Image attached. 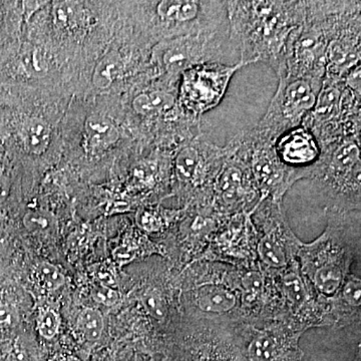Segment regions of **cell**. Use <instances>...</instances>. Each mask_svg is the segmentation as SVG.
Wrapping results in <instances>:
<instances>
[{"mask_svg":"<svg viewBox=\"0 0 361 361\" xmlns=\"http://www.w3.org/2000/svg\"><path fill=\"white\" fill-rule=\"evenodd\" d=\"M20 320L18 310L11 304H0V329H13Z\"/></svg>","mask_w":361,"mask_h":361,"instance_id":"obj_30","label":"cell"},{"mask_svg":"<svg viewBox=\"0 0 361 361\" xmlns=\"http://www.w3.org/2000/svg\"><path fill=\"white\" fill-rule=\"evenodd\" d=\"M6 242L4 240V237L0 236V253H2V251L6 249Z\"/></svg>","mask_w":361,"mask_h":361,"instance_id":"obj_36","label":"cell"},{"mask_svg":"<svg viewBox=\"0 0 361 361\" xmlns=\"http://www.w3.org/2000/svg\"><path fill=\"white\" fill-rule=\"evenodd\" d=\"M4 361H27V355L20 346L16 345L7 353Z\"/></svg>","mask_w":361,"mask_h":361,"instance_id":"obj_34","label":"cell"},{"mask_svg":"<svg viewBox=\"0 0 361 361\" xmlns=\"http://www.w3.org/2000/svg\"><path fill=\"white\" fill-rule=\"evenodd\" d=\"M227 158L214 183L216 199L221 208L233 210L254 200L257 192L248 166L233 154L227 144Z\"/></svg>","mask_w":361,"mask_h":361,"instance_id":"obj_10","label":"cell"},{"mask_svg":"<svg viewBox=\"0 0 361 361\" xmlns=\"http://www.w3.org/2000/svg\"><path fill=\"white\" fill-rule=\"evenodd\" d=\"M283 356L281 344L271 334H259L252 339L247 348L249 361H281Z\"/></svg>","mask_w":361,"mask_h":361,"instance_id":"obj_16","label":"cell"},{"mask_svg":"<svg viewBox=\"0 0 361 361\" xmlns=\"http://www.w3.org/2000/svg\"><path fill=\"white\" fill-rule=\"evenodd\" d=\"M228 147H219L199 135L183 144L176 153L174 169L180 184L192 188L214 186L227 158Z\"/></svg>","mask_w":361,"mask_h":361,"instance_id":"obj_8","label":"cell"},{"mask_svg":"<svg viewBox=\"0 0 361 361\" xmlns=\"http://www.w3.org/2000/svg\"><path fill=\"white\" fill-rule=\"evenodd\" d=\"M39 334L45 339H51L58 334L59 317L54 310H45L39 315L37 322Z\"/></svg>","mask_w":361,"mask_h":361,"instance_id":"obj_25","label":"cell"},{"mask_svg":"<svg viewBox=\"0 0 361 361\" xmlns=\"http://www.w3.org/2000/svg\"><path fill=\"white\" fill-rule=\"evenodd\" d=\"M258 252L261 260L270 267H283L286 263V256L281 244L269 235L260 240Z\"/></svg>","mask_w":361,"mask_h":361,"instance_id":"obj_20","label":"cell"},{"mask_svg":"<svg viewBox=\"0 0 361 361\" xmlns=\"http://www.w3.org/2000/svg\"><path fill=\"white\" fill-rule=\"evenodd\" d=\"M61 361H80V360H78V357H75V356L71 355V356H66L65 360H63Z\"/></svg>","mask_w":361,"mask_h":361,"instance_id":"obj_37","label":"cell"},{"mask_svg":"<svg viewBox=\"0 0 361 361\" xmlns=\"http://www.w3.org/2000/svg\"><path fill=\"white\" fill-rule=\"evenodd\" d=\"M244 284H245L247 290L252 292V293H257L262 287V279H261L258 273H250L244 279Z\"/></svg>","mask_w":361,"mask_h":361,"instance_id":"obj_33","label":"cell"},{"mask_svg":"<svg viewBox=\"0 0 361 361\" xmlns=\"http://www.w3.org/2000/svg\"><path fill=\"white\" fill-rule=\"evenodd\" d=\"M139 221L142 227L148 230V231H156L161 226V219L159 216L156 215L155 213L149 212V211L142 212L140 215Z\"/></svg>","mask_w":361,"mask_h":361,"instance_id":"obj_32","label":"cell"},{"mask_svg":"<svg viewBox=\"0 0 361 361\" xmlns=\"http://www.w3.org/2000/svg\"><path fill=\"white\" fill-rule=\"evenodd\" d=\"M343 274L341 268L334 263L320 266L314 273L313 281L318 290L326 295H332L341 287Z\"/></svg>","mask_w":361,"mask_h":361,"instance_id":"obj_17","label":"cell"},{"mask_svg":"<svg viewBox=\"0 0 361 361\" xmlns=\"http://www.w3.org/2000/svg\"><path fill=\"white\" fill-rule=\"evenodd\" d=\"M85 137L90 149L102 151L113 146L120 139V130L110 118L90 116L85 125Z\"/></svg>","mask_w":361,"mask_h":361,"instance_id":"obj_13","label":"cell"},{"mask_svg":"<svg viewBox=\"0 0 361 361\" xmlns=\"http://www.w3.org/2000/svg\"><path fill=\"white\" fill-rule=\"evenodd\" d=\"M142 304L149 313L156 317H161L164 315V306L161 297L156 292H147L142 298Z\"/></svg>","mask_w":361,"mask_h":361,"instance_id":"obj_31","label":"cell"},{"mask_svg":"<svg viewBox=\"0 0 361 361\" xmlns=\"http://www.w3.org/2000/svg\"><path fill=\"white\" fill-rule=\"evenodd\" d=\"M245 66L242 61L232 66L205 63L185 71L178 97L180 110L201 120L222 102L235 73Z\"/></svg>","mask_w":361,"mask_h":361,"instance_id":"obj_7","label":"cell"},{"mask_svg":"<svg viewBox=\"0 0 361 361\" xmlns=\"http://www.w3.org/2000/svg\"><path fill=\"white\" fill-rule=\"evenodd\" d=\"M78 326L89 342H96L103 334L104 322L99 310L85 308L78 317Z\"/></svg>","mask_w":361,"mask_h":361,"instance_id":"obj_18","label":"cell"},{"mask_svg":"<svg viewBox=\"0 0 361 361\" xmlns=\"http://www.w3.org/2000/svg\"><path fill=\"white\" fill-rule=\"evenodd\" d=\"M23 224L26 229L32 232H47L54 224V219L51 213L42 210H35L25 214Z\"/></svg>","mask_w":361,"mask_h":361,"instance_id":"obj_24","label":"cell"},{"mask_svg":"<svg viewBox=\"0 0 361 361\" xmlns=\"http://www.w3.org/2000/svg\"><path fill=\"white\" fill-rule=\"evenodd\" d=\"M360 137H348L322 148V156L310 170L312 178L336 197L360 204Z\"/></svg>","mask_w":361,"mask_h":361,"instance_id":"obj_6","label":"cell"},{"mask_svg":"<svg viewBox=\"0 0 361 361\" xmlns=\"http://www.w3.org/2000/svg\"><path fill=\"white\" fill-rule=\"evenodd\" d=\"M133 110L137 116H142L145 118H172L174 116L179 115L180 113V110L175 111L173 115L169 116H161L157 113L155 108H154L153 104H152L151 99L149 96V90H144V92H140L133 99Z\"/></svg>","mask_w":361,"mask_h":361,"instance_id":"obj_23","label":"cell"},{"mask_svg":"<svg viewBox=\"0 0 361 361\" xmlns=\"http://www.w3.org/2000/svg\"><path fill=\"white\" fill-rule=\"evenodd\" d=\"M274 142V139L254 127L238 133L228 145L233 154L248 166L261 194L272 195L274 201H277L295 180L304 177L300 172L281 163L275 152Z\"/></svg>","mask_w":361,"mask_h":361,"instance_id":"obj_4","label":"cell"},{"mask_svg":"<svg viewBox=\"0 0 361 361\" xmlns=\"http://www.w3.org/2000/svg\"><path fill=\"white\" fill-rule=\"evenodd\" d=\"M33 278L40 288L47 291L56 290L66 281L65 276L59 268L49 262L39 263L35 267Z\"/></svg>","mask_w":361,"mask_h":361,"instance_id":"obj_19","label":"cell"},{"mask_svg":"<svg viewBox=\"0 0 361 361\" xmlns=\"http://www.w3.org/2000/svg\"><path fill=\"white\" fill-rule=\"evenodd\" d=\"M361 2L351 1L342 13L326 49L324 78L343 80L360 65Z\"/></svg>","mask_w":361,"mask_h":361,"instance_id":"obj_9","label":"cell"},{"mask_svg":"<svg viewBox=\"0 0 361 361\" xmlns=\"http://www.w3.org/2000/svg\"><path fill=\"white\" fill-rule=\"evenodd\" d=\"M9 193H11V182L6 176L0 174V204L4 203L8 198Z\"/></svg>","mask_w":361,"mask_h":361,"instance_id":"obj_35","label":"cell"},{"mask_svg":"<svg viewBox=\"0 0 361 361\" xmlns=\"http://www.w3.org/2000/svg\"><path fill=\"white\" fill-rule=\"evenodd\" d=\"M20 63L26 73L32 77H42L47 71L44 56L35 47L25 49V51L21 54Z\"/></svg>","mask_w":361,"mask_h":361,"instance_id":"obj_21","label":"cell"},{"mask_svg":"<svg viewBox=\"0 0 361 361\" xmlns=\"http://www.w3.org/2000/svg\"><path fill=\"white\" fill-rule=\"evenodd\" d=\"M285 291L287 296L290 298L294 303H301L305 297V291L302 282L295 274H290L285 278L284 281Z\"/></svg>","mask_w":361,"mask_h":361,"instance_id":"obj_27","label":"cell"},{"mask_svg":"<svg viewBox=\"0 0 361 361\" xmlns=\"http://www.w3.org/2000/svg\"><path fill=\"white\" fill-rule=\"evenodd\" d=\"M238 59L229 39V25L217 32L180 35L161 42L154 49L155 73L176 78L192 66L205 63H226L228 54ZM240 63V61H239Z\"/></svg>","mask_w":361,"mask_h":361,"instance_id":"obj_3","label":"cell"},{"mask_svg":"<svg viewBox=\"0 0 361 361\" xmlns=\"http://www.w3.org/2000/svg\"><path fill=\"white\" fill-rule=\"evenodd\" d=\"M343 299L353 307H358L360 306L361 301V282L357 278H353L349 280L348 283L344 285Z\"/></svg>","mask_w":361,"mask_h":361,"instance_id":"obj_28","label":"cell"},{"mask_svg":"<svg viewBox=\"0 0 361 361\" xmlns=\"http://www.w3.org/2000/svg\"><path fill=\"white\" fill-rule=\"evenodd\" d=\"M348 1H306L302 23L292 30L276 75L323 80L326 49Z\"/></svg>","mask_w":361,"mask_h":361,"instance_id":"obj_2","label":"cell"},{"mask_svg":"<svg viewBox=\"0 0 361 361\" xmlns=\"http://www.w3.org/2000/svg\"><path fill=\"white\" fill-rule=\"evenodd\" d=\"M278 158L287 168L308 178L310 170L319 160L322 148L315 135L300 125L284 132L274 142Z\"/></svg>","mask_w":361,"mask_h":361,"instance_id":"obj_11","label":"cell"},{"mask_svg":"<svg viewBox=\"0 0 361 361\" xmlns=\"http://www.w3.org/2000/svg\"><path fill=\"white\" fill-rule=\"evenodd\" d=\"M196 301L204 312L226 313L236 306L237 297L223 285L205 283L197 289Z\"/></svg>","mask_w":361,"mask_h":361,"instance_id":"obj_12","label":"cell"},{"mask_svg":"<svg viewBox=\"0 0 361 361\" xmlns=\"http://www.w3.org/2000/svg\"><path fill=\"white\" fill-rule=\"evenodd\" d=\"M123 59L116 51L109 52L97 63L92 75V82L99 90L110 87L123 73Z\"/></svg>","mask_w":361,"mask_h":361,"instance_id":"obj_15","label":"cell"},{"mask_svg":"<svg viewBox=\"0 0 361 361\" xmlns=\"http://www.w3.org/2000/svg\"><path fill=\"white\" fill-rule=\"evenodd\" d=\"M92 298L97 301V303L103 304L106 306H113L116 304L120 298L118 292L115 289H111L108 286H97L92 289Z\"/></svg>","mask_w":361,"mask_h":361,"instance_id":"obj_29","label":"cell"},{"mask_svg":"<svg viewBox=\"0 0 361 361\" xmlns=\"http://www.w3.org/2000/svg\"><path fill=\"white\" fill-rule=\"evenodd\" d=\"M159 163L156 160H142L137 164L134 170L135 179L142 184H154L159 173Z\"/></svg>","mask_w":361,"mask_h":361,"instance_id":"obj_26","label":"cell"},{"mask_svg":"<svg viewBox=\"0 0 361 361\" xmlns=\"http://www.w3.org/2000/svg\"><path fill=\"white\" fill-rule=\"evenodd\" d=\"M226 7L239 61H261L277 73L287 39L305 16L306 1H226Z\"/></svg>","mask_w":361,"mask_h":361,"instance_id":"obj_1","label":"cell"},{"mask_svg":"<svg viewBox=\"0 0 361 361\" xmlns=\"http://www.w3.org/2000/svg\"><path fill=\"white\" fill-rule=\"evenodd\" d=\"M322 82L310 78H279L267 111L255 127L276 140L286 130L300 126L314 106Z\"/></svg>","mask_w":361,"mask_h":361,"instance_id":"obj_5","label":"cell"},{"mask_svg":"<svg viewBox=\"0 0 361 361\" xmlns=\"http://www.w3.org/2000/svg\"><path fill=\"white\" fill-rule=\"evenodd\" d=\"M54 14V20L59 26L73 27L80 20V9L77 2H56Z\"/></svg>","mask_w":361,"mask_h":361,"instance_id":"obj_22","label":"cell"},{"mask_svg":"<svg viewBox=\"0 0 361 361\" xmlns=\"http://www.w3.org/2000/svg\"><path fill=\"white\" fill-rule=\"evenodd\" d=\"M23 146L32 155H42L51 142V128L44 118L33 116L28 118L20 130Z\"/></svg>","mask_w":361,"mask_h":361,"instance_id":"obj_14","label":"cell"}]
</instances>
